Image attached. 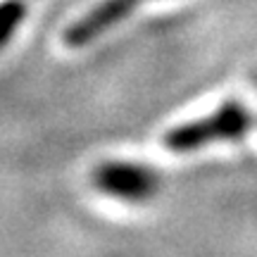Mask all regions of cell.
<instances>
[{
    "mask_svg": "<svg viewBox=\"0 0 257 257\" xmlns=\"http://www.w3.org/2000/svg\"><path fill=\"white\" fill-rule=\"evenodd\" d=\"M250 126H252V117L248 107L238 100H226L207 117L169 128L162 143L172 153H193L219 141H238L248 134Z\"/></svg>",
    "mask_w": 257,
    "mask_h": 257,
    "instance_id": "1",
    "label": "cell"
},
{
    "mask_svg": "<svg viewBox=\"0 0 257 257\" xmlns=\"http://www.w3.org/2000/svg\"><path fill=\"white\" fill-rule=\"evenodd\" d=\"M93 186L112 198L143 202L157 191V174L134 162H105L93 172Z\"/></svg>",
    "mask_w": 257,
    "mask_h": 257,
    "instance_id": "2",
    "label": "cell"
},
{
    "mask_svg": "<svg viewBox=\"0 0 257 257\" xmlns=\"http://www.w3.org/2000/svg\"><path fill=\"white\" fill-rule=\"evenodd\" d=\"M141 3L146 0H102L93 10H88L83 17L69 24V29L64 31V43L69 48L88 46L91 41L100 38L105 31L124 22Z\"/></svg>",
    "mask_w": 257,
    "mask_h": 257,
    "instance_id": "3",
    "label": "cell"
},
{
    "mask_svg": "<svg viewBox=\"0 0 257 257\" xmlns=\"http://www.w3.org/2000/svg\"><path fill=\"white\" fill-rule=\"evenodd\" d=\"M27 17V8L19 0H5L0 8V46L5 48L10 43V38L15 36V31Z\"/></svg>",
    "mask_w": 257,
    "mask_h": 257,
    "instance_id": "4",
    "label": "cell"
},
{
    "mask_svg": "<svg viewBox=\"0 0 257 257\" xmlns=\"http://www.w3.org/2000/svg\"><path fill=\"white\" fill-rule=\"evenodd\" d=\"M255 83H257V74H255Z\"/></svg>",
    "mask_w": 257,
    "mask_h": 257,
    "instance_id": "5",
    "label": "cell"
}]
</instances>
